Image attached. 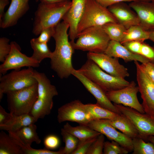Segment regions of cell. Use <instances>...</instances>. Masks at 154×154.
Wrapping results in <instances>:
<instances>
[{"mask_svg": "<svg viewBox=\"0 0 154 154\" xmlns=\"http://www.w3.org/2000/svg\"><path fill=\"white\" fill-rule=\"evenodd\" d=\"M69 25L63 21L55 27L52 37L55 48L50 58L51 68L61 79L68 78L74 69L72 63L74 50L68 40Z\"/></svg>", "mask_w": 154, "mask_h": 154, "instance_id": "obj_1", "label": "cell"}, {"mask_svg": "<svg viewBox=\"0 0 154 154\" xmlns=\"http://www.w3.org/2000/svg\"><path fill=\"white\" fill-rule=\"evenodd\" d=\"M72 5V1L45 3L40 2L35 13L32 32L39 35L45 28L55 27L60 22Z\"/></svg>", "mask_w": 154, "mask_h": 154, "instance_id": "obj_2", "label": "cell"}, {"mask_svg": "<svg viewBox=\"0 0 154 154\" xmlns=\"http://www.w3.org/2000/svg\"><path fill=\"white\" fill-rule=\"evenodd\" d=\"M33 75L37 82L38 95L30 114L37 122L50 114L53 106V98L58 95V92L44 73L34 70Z\"/></svg>", "mask_w": 154, "mask_h": 154, "instance_id": "obj_3", "label": "cell"}, {"mask_svg": "<svg viewBox=\"0 0 154 154\" xmlns=\"http://www.w3.org/2000/svg\"><path fill=\"white\" fill-rule=\"evenodd\" d=\"M77 40L70 43L74 49L97 53H103L110 40L102 26L87 28L77 35Z\"/></svg>", "mask_w": 154, "mask_h": 154, "instance_id": "obj_4", "label": "cell"}, {"mask_svg": "<svg viewBox=\"0 0 154 154\" xmlns=\"http://www.w3.org/2000/svg\"><path fill=\"white\" fill-rule=\"evenodd\" d=\"M77 70L98 85L106 92L122 88L130 83L125 79L113 76L104 72L95 62L89 59Z\"/></svg>", "mask_w": 154, "mask_h": 154, "instance_id": "obj_5", "label": "cell"}, {"mask_svg": "<svg viewBox=\"0 0 154 154\" xmlns=\"http://www.w3.org/2000/svg\"><path fill=\"white\" fill-rule=\"evenodd\" d=\"M8 109L12 115L30 114L38 97L37 83L32 86L7 92Z\"/></svg>", "mask_w": 154, "mask_h": 154, "instance_id": "obj_6", "label": "cell"}, {"mask_svg": "<svg viewBox=\"0 0 154 154\" xmlns=\"http://www.w3.org/2000/svg\"><path fill=\"white\" fill-rule=\"evenodd\" d=\"M110 22L118 23L108 8L103 6L96 0H87L84 12L78 26L77 35L89 28L102 26Z\"/></svg>", "mask_w": 154, "mask_h": 154, "instance_id": "obj_7", "label": "cell"}, {"mask_svg": "<svg viewBox=\"0 0 154 154\" xmlns=\"http://www.w3.org/2000/svg\"><path fill=\"white\" fill-rule=\"evenodd\" d=\"M32 67L19 70H14L0 76V100L4 94L32 86L37 83L33 76Z\"/></svg>", "mask_w": 154, "mask_h": 154, "instance_id": "obj_8", "label": "cell"}, {"mask_svg": "<svg viewBox=\"0 0 154 154\" xmlns=\"http://www.w3.org/2000/svg\"><path fill=\"white\" fill-rule=\"evenodd\" d=\"M114 104L120 113L126 116L133 124L139 137L146 140L149 136H154V117L121 104Z\"/></svg>", "mask_w": 154, "mask_h": 154, "instance_id": "obj_9", "label": "cell"}, {"mask_svg": "<svg viewBox=\"0 0 154 154\" xmlns=\"http://www.w3.org/2000/svg\"><path fill=\"white\" fill-rule=\"evenodd\" d=\"M57 119L59 123L68 121L85 125L92 120L85 104L79 100H74L59 108Z\"/></svg>", "mask_w": 154, "mask_h": 154, "instance_id": "obj_10", "label": "cell"}, {"mask_svg": "<svg viewBox=\"0 0 154 154\" xmlns=\"http://www.w3.org/2000/svg\"><path fill=\"white\" fill-rule=\"evenodd\" d=\"M139 92L138 87L136 86L135 83L132 81L125 87L106 92V94L109 100L114 103L122 104L144 114L142 104L139 103L137 98V94Z\"/></svg>", "mask_w": 154, "mask_h": 154, "instance_id": "obj_11", "label": "cell"}, {"mask_svg": "<svg viewBox=\"0 0 154 154\" xmlns=\"http://www.w3.org/2000/svg\"><path fill=\"white\" fill-rule=\"evenodd\" d=\"M136 69V79L142 100L145 113L154 117V84L141 68L138 62L134 61Z\"/></svg>", "mask_w": 154, "mask_h": 154, "instance_id": "obj_12", "label": "cell"}, {"mask_svg": "<svg viewBox=\"0 0 154 154\" xmlns=\"http://www.w3.org/2000/svg\"><path fill=\"white\" fill-rule=\"evenodd\" d=\"M10 44V52L0 65V75L6 74L10 70H19L23 67H38L39 66L40 63L38 62L21 52V49L17 43L13 41Z\"/></svg>", "mask_w": 154, "mask_h": 154, "instance_id": "obj_13", "label": "cell"}, {"mask_svg": "<svg viewBox=\"0 0 154 154\" xmlns=\"http://www.w3.org/2000/svg\"><path fill=\"white\" fill-rule=\"evenodd\" d=\"M87 126L103 134L110 140L117 142L129 152L133 151L132 139L117 131L107 119L92 120Z\"/></svg>", "mask_w": 154, "mask_h": 154, "instance_id": "obj_14", "label": "cell"}, {"mask_svg": "<svg viewBox=\"0 0 154 154\" xmlns=\"http://www.w3.org/2000/svg\"><path fill=\"white\" fill-rule=\"evenodd\" d=\"M88 59L95 62L102 70L113 76L125 79L129 76L127 69L121 64L119 58L113 57L103 53L88 52Z\"/></svg>", "mask_w": 154, "mask_h": 154, "instance_id": "obj_15", "label": "cell"}, {"mask_svg": "<svg viewBox=\"0 0 154 154\" xmlns=\"http://www.w3.org/2000/svg\"><path fill=\"white\" fill-rule=\"evenodd\" d=\"M72 74L79 80L86 88L95 98L97 104L102 107L119 114L120 113L109 100L106 92L98 85L74 69Z\"/></svg>", "mask_w": 154, "mask_h": 154, "instance_id": "obj_16", "label": "cell"}, {"mask_svg": "<svg viewBox=\"0 0 154 154\" xmlns=\"http://www.w3.org/2000/svg\"><path fill=\"white\" fill-rule=\"evenodd\" d=\"M87 0H72L70 8L64 15L62 19L69 25L68 35L70 41L76 38L77 28L83 15Z\"/></svg>", "mask_w": 154, "mask_h": 154, "instance_id": "obj_17", "label": "cell"}, {"mask_svg": "<svg viewBox=\"0 0 154 154\" xmlns=\"http://www.w3.org/2000/svg\"><path fill=\"white\" fill-rule=\"evenodd\" d=\"M29 0H11L8 9L0 20V26L6 28L13 26L29 10Z\"/></svg>", "mask_w": 154, "mask_h": 154, "instance_id": "obj_18", "label": "cell"}, {"mask_svg": "<svg viewBox=\"0 0 154 154\" xmlns=\"http://www.w3.org/2000/svg\"><path fill=\"white\" fill-rule=\"evenodd\" d=\"M108 8L118 23L126 29L133 25H139V21L136 13L125 2L116 3Z\"/></svg>", "mask_w": 154, "mask_h": 154, "instance_id": "obj_19", "label": "cell"}, {"mask_svg": "<svg viewBox=\"0 0 154 154\" xmlns=\"http://www.w3.org/2000/svg\"><path fill=\"white\" fill-rule=\"evenodd\" d=\"M129 5L136 13L141 26L147 31L154 30L153 3L137 0L131 2Z\"/></svg>", "mask_w": 154, "mask_h": 154, "instance_id": "obj_20", "label": "cell"}, {"mask_svg": "<svg viewBox=\"0 0 154 154\" xmlns=\"http://www.w3.org/2000/svg\"><path fill=\"white\" fill-rule=\"evenodd\" d=\"M109 56L123 59L125 62L137 61L143 63L150 62L147 58L133 53L120 42L110 40L104 52Z\"/></svg>", "mask_w": 154, "mask_h": 154, "instance_id": "obj_21", "label": "cell"}, {"mask_svg": "<svg viewBox=\"0 0 154 154\" xmlns=\"http://www.w3.org/2000/svg\"><path fill=\"white\" fill-rule=\"evenodd\" d=\"M37 126L33 123L24 127L14 132H8L11 138L21 147H31L33 142L37 144L40 143L41 141L37 132Z\"/></svg>", "mask_w": 154, "mask_h": 154, "instance_id": "obj_22", "label": "cell"}, {"mask_svg": "<svg viewBox=\"0 0 154 154\" xmlns=\"http://www.w3.org/2000/svg\"><path fill=\"white\" fill-rule=\"evenodd\" d=\"M36 122L34 118L30 114L12 115L9 120L0 125V129L6 131L8 132H14Z\"/></svg>", "mask_w": 154, "mask_h": 154, "instance_id": "obj_23", "label": "cell"}, {"mask_svg": "<svg viewBox=\"0 0 154 154\" xmlns=\"http://www.w3.org/2000/svg\"><path fill=\"white\" fill-rule=\"evenodd\" d=\"M107 120L112 125L131 139L139 137L136 129L123 114H119L114 118Z\"/></svg>", "mask_w": 154, "mask_h": 154, "instance_id": "obj_24", "label": "cell"}, {"mask_svg": "<svg viewBox=\"0 0 154 154\" xmlns=\"http://www.w3.org/2000/svg\"><path fill=\"white\" fill-rule=\"evenodd\" d=\"M80 141H83L97 137L101 133L87 125H80L76 127L72 126L66 123L63 128Z\"/></svg>", "mask_w": 154, "mask_h": 154, "instance_id": "obj_25", "label": "cell"}, {"mask_svg": "<svg viewBox=\"0 0 154 154\" xmlns=\"http://www.w3.org/2000/svg\"><path fill=\"white\" fill-rule=\"evenodd\" d=\"M0 154H23L21 147L3 130L0 132Z\"/></svg>", "mask_w": 154, "mask_h": 154, "instance_id": "obj_26", "label": "cell"}, {"mask_svg": "<svg viewBox=\"0 0 154 154\" xmlns=\"http://www.w3.org/2000/svg\"><path fill=\"white\" fill-rule=\"evenodd\" d=\"M149 38V31L144 29L139 25H137L132 26L127 29L120 42L122 44L132 41L143 42Z\"/></svg>", "mask_w": 154, "mask_h": 154, "instance_id": "obj_27", "label": "cell"}, {"mask_svg": "<svg viewBox=\"0 0 154 154\" xmlns=\"http://www.w3.org/2000/svg\"><path fill=\"white\" fill-rule=\"evenodd\" d=\"M85 105L92 120L112 119L119 114L102 107L97 103L88 104H85Z\"/></svg>", "mask_w": 154, "mask_h": 154, "instance_id": "obj_28", "label": "cell"}, {"mask_svg": "<svg viewBox=\"0 0 154 154\" xmlns=\"http://www.w3.org/2000/svg\"><path fill=\"white\" fill-rule=\"evenodd\" d=\"M30 44L33 50L31 56L33 59L40 63L44 59L50 58L52 52L49 49L47 43L39 42L33 38L31 40Z\"/></svg>", "mask_w": 154, "mask_h": 154, "instance_id": "obj_29", "label": "cell"}, {"mask_svg": "<svg viewBox=\"0 0 154 154\" xmlns=\"http://www.w3.org/2000/svg\"><path fill=\"white\" fill-rule=\"evenodd\" d=\"M110 40L120 42L127 29L118 23H109L102 26Z\"/></svg>", "mask_w": 154, "mask_h": 154, "instance_id": "obj_30", "label": "cell"}, {"mask_svg": "<svg viewBox=\"0 0 154 154\" xmlns=\"http://www.w3.org/2000/svg\"><path fill=\"white\" fill-rule=\"evenodd\" d=\"M133 146L132 154H154V144L145 142L140 137L132 139Z\"/></svg>", "mask_w": 154, "mask_h": 154, "instance_id": "obj_31", "label": "cell"}, {"mask_svg": "<svg viewBox=\"0 0 154 154\" xmlns=\"http://www.w3.org/2000/svg\"><path fill=\"white\" fill-rule=\"evenodd\" d=\"M60 133L65 144L63 148V154H72L76 148L79 140L63 128H61Z\"/></svg>", "mask_w": 154, "mask_h": 154, "instance_id": "obj_32", "label": "cell"}, {"mask_svg": "<svg viewBox=\"0 0 154 154\" xmlns=\"http://www.w3.org/2000/svg\"><path fill=\"white\" fill-rule=\"evenodd\" d=\"M128 153L127 150L115 141L105 142L103 154H127Z\"/></svg>", "mask_w": 154, "mask_h": 154, "instance_id": "obj_33", "label": "cell"}, {"mask_svg": "<svg viewBox=\"0 0 154 154\" xmlns=\"http://www.w3.org/2000/svg\"><path fill=\"white\" fill-rule=\"evenodd\" d=\"M105 142L104 135L101 133L91 145L86 154H103Z\"/></svg>", "mask_w": 154, "mask_h": 154, "instance_id": "obj_34", "label": "cell"}, {"mask_svg": "<svg viewBox=\"0 0 154 154\" xmlns=\"http://www.w3.org/2000/svg\"><path fill=\"white\" fill-rule=\"evenodd\" d=\"M9 40L6 37L0 38V61L3 63L10 52L11 49Z\"/></svg>", "mask_w": 154, "mask_h": 154, "instance_id": "obj_35", "label": "cell"}, {"mask_svg": "<svg viewBox=\"0 0 154 154\" xmlns=\"http://www.w3.org/2000/svg\"><path fill=\"white\" fill-rule=\"evenodd\" d=\"M21 148L23 154H63V148L60 149L58 151H53L45 148L35 149L31 146H22Z\"/></svg>", "mask_w": 154, "mask_h": 154, "instance_id": "obj_36", "label": "cell"}, {"mask_svg": "<svg viewBox=\"0 0 154 154\" xmlns=\"http://www.w3.org/2000/svg\"><path fill=\"white\" fill-rule=\"evenodd\" d=\"M97 137L83 141L79 140L76 148L72 154H86L90 147Z\"/></svg>", "mask_w": 154, "mask_h": 154, "instance_id": "obj_37", "label": "cell"}, {"mask_svg": "<svg viewBox=\"0 0 154 154\" xmlns=\"http://www.w3.org/2000/svg\"><path fill=\"white\" fill-rule=\"evenodd\" d=\"M43 142L45 149L54 150L59 147L60 140L57 136L51 134L47 135L44 138Z\"/></svg>", "mask_w": 154, "mask_h": 154, "instance_id": "obj_38", "label": "cell"}, {"mask_svg": "<svg viewBox=\"0 0 154 154\" xmlns=\"http://www.w3.org/2000/svg\"><path fill=\"white\" fill-rule=\"evenodd\" d=\"M139 55L154 63V47L145 43L144 42L142 43Z\"/></svg>", "mask_w": 154, "mask_h": 154, "instance_id": "obj_39", "label": "cell"}, {"mask_svg": "<svg viewBox=\"0 0 154 154\" xmlns=\"http://www.w3.org/2000/svg\"><path fill=\"white\" fill-rule=\"evenodd\" d=\"M55 27H50L43 29L36 40L39 42L47 43L51 37H52L55 31Z\"/></svg>", "mask_w": 154, "mask_h": 154, "instance_id": "obj_40", "label": "cell"}, {"mask_svg": "<svg viewBox=\"0 0 154 154\" xmlns=\"http://www.w3.org/2000/svg\"><path fill=\"white\" fill-rule=\"evenodd\" d=\"M140 66L146 75L154 82V63L151 62L142 63Z\"/></svg>", "mask_w": 154, "mask_h": 154, "instance_id": "obj_41", "label": "cell"}, {"mask_svg": "<svg viewBox=\"0 0 154 154\" xmlns=\"http://www.w3.org/2000/svg\"><path fill=\"white\" fill-rule=\"evenodd\" d=\"M143 42L140 41H132L126 42L122 44L133 53L139 55Z\"/></svg>", "mask_w": 154, "mask_h": 154, "instance_id": "obj_42", "label": "cell"}, {"mask_svg": "<svg viewBox=\"0 0 154 154\" xmlns=\"http://www.w3.org/2000/svg\"><path fill=\"white\" fill-rule=\"evenodd\" d=\"M103 6L106 8L121 2H132L138 0H96Z\"/></svg>", "mask_w": 154, "mask_h": 154, "instance_id": "obj_43", "label": "cell"}, {"mask_svg": "<svg viewBox=\"0 0 154 154\" xmlns=\"http://www.w3.org/2000/svg\"><path fill=\"white\" fill-rule=\"evenodd\" d=\"M12 115L6 112L5 110L0 105V125L5 123L11 117Z\"/></svg>", "mask_w": 154, "mask_h": 154, "instance_id": "obj_44", "label": "cell"}, {"mask_svg": "<svg viewBox=\"0 0 154 154\" xmlns=\"http://www.w3.org/2000/svg\"><path fill=\"white\" fill-rule=\"evenodd\" d=\"M9 3V0H0V20L5 13L4 11L5 7Z\"/></svg>", "mask_w": 154, "mask_h": 154, "instance_id": "obj_45", "label": "cell"}, {"mask_svg": "<svg viewBox=\"0 0 154 154\" xmlns=\"http://www.w3.org/2000/svg\"><path fill=\"white\" fill-rule=\"evenodd\" d=\"M66 0H36V1H40V2L45 3H52L57 2H60Z\"/></svg>", "mask_w": 154, "mask_h": 154, "instance_id": "obj_46", "label": "cell"}, {"mask_svg": "<svg viewBox=\"0 0 154 154\" xmlns=\"http://www.w3.org/2000/svg\"><path fill=\"white\" fill-rule=\"evenodd\" d=\"M149 33V38L154 42V30L148 31Z\"/></svg>", "mask_w": 154, "mask_h": 154, "instance_id": "obj_47", "label": "cell"}, {"mask_svg": "<svg viewBox=\"0 0 154 154\" xmlns=\"http://www.w3.org/2000/svg\"><path fill=\"white\" fill-rule=\"evenodd\" d=\"M147 140L154 144V136L150 135L147 138Z\"/></svg>", "mask_w": 154, "mask_h": 154, "instance_id": "obj_48", "label": "cell"}, {"mask_svg": "<svg viewBox=\"0 0 154 154\" xmlns=\"http://www.w3.org/2000/svg\"><path fill=\"white\" fill-rule=\"evenodd\" d=\"M139 1L144 2H151V0H138Z\"/></svg>", "mask_w": 154, "mask_h": 154, "instance_id": "obj_49", "label": "cell"}, {"mask_svg": "<svg viewBox=\"0 0 154 154\" xmlns=\"http://www.w3.org/2000/svg\"><path fill=\"white\" fill-rule=\"evenodd\" d=\"M151 2L154 4V0H151Z\"/></svg>", "mask_w": 154, "mask_h": 154, "instance_id": "obj_50", "label": "cell"}, {"mask_svg": "<svg viewBox=\"0 0 154 154\" xmlns=\"http://www.w3.org/2000/svg\"></svg>", "mask_w": 154, "mask_h": 154, "instance_id": "obj_51", "label": "cell"}]
</instances>
